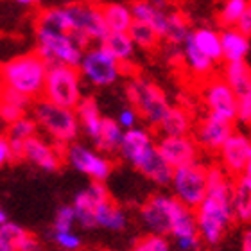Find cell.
<instances>
[{
    "label": "cell",
    "instance_id": "cell-1",
    "mask_svg": "<svg viewBox=\"0 0 251 251\" xmlns=\"http://www.w3.org/2000/svg\"><path fill=\"white\" fill-rule=\"evenodd\" d=\"M231 187L233 179L219 165L208 167V190L201 204L194 210L199 239L208 248L217 246L235 221L231 210Z\"/></svg>",
    "mask_w": 251,
    "mask_h": 251
},
{
    "label": "cell",
    "instance_id": "cell-2",
    "mask_svg": "<svg viewBox=\"0 0 251 251\" xmlns=\"http://www.w3.org/2000/svg\"><path fill=\"white\" fill-rule=\"evenodd\" d=\"M36 25H45L68 32L83 49L102 43L104 38L110 34L102 18L100 4L94 0L49 7L38 15Z\"/></svg>",
    "mask_w": 251,
    "mask_h": 251
},
{
    "label": "cell",
    "instance_id": "cell-3",
    "mask_svg": "<svg viewBox=\"0 0 251 251\" xmlns=\"http://www.w3.org/2000/svg\"><path fill=\"white\" fill-rule=\"evenodd\" d=\"M119 156L158 187L171 185L174 169L163 160L156 147V140L147 127L136 126L133 129L124 131Z\"/></svg>",
    "mask_w": 251,
    "mask_h": 251
},
{
    "label": "cell",
    "instance_id": "cell-4",
    "mask_svg": "<svg viewBox=\"0 0 251 251\" xmlns=\"http://www.w3.org/2000/svg\"><path fill=\"white\" fill-rule=\"evenodd\" d=\"M47 70V63L36 52H29L4 63L0 67V77L7 90H13L34 102L42 99Z\"/></svg>",
    "mask_w": 251,
    "mask_h": 251
},
{
    "label": "cell",
    "instance_id": "cell-5",
    "mask_svg": "<svg viewBox=\"0 0 251 251\" xmlns=\"http://www.w3.org/2000/svg\"><path fill=\"white\" fill-rule=\"evenodd\" d=\"M31 113L38 129H42L56 146L67 147L68 144L77 140L81 127L75 110L61 108L45 99H38L32 102Z\"/></svg>",
    "mask_w": 251,
    "mask_h": 251
},
{
    "label": "cell",
    "instance_id": "cell-6",
    "mask_svg": "<svg viewBox=\"0 0 251 251\" xmlns=\"http://www.w3.org/2000/svg\"><path fill=\"white\" fill-rule=\"evenodd\" d=\"M83 52L84 49L68 32L36 25V54L47 63V67L61 65L77 68Z\"/></svg>",
    "mask_w": 251,
    "mask_h": 251
},
{
    "label": "cell",
    "instance_id": "cell-7",
    "mask_svg": "<svg viewBox=\"0 0 251 251\" xmlns=\"http://www.w3.org/2000/svg\"><path fill=\"white\" fill-rule=\"evenodd\" d=\"M126 97L129 100L131 108L138 113V117L151 127H156L171 108V102L167 95L163 94V90L144 77H133L127 81Z\"/></svg>",
    "mask_w": 251,
    "mask_h": 251
},
{
    "label": "cell",
    "instance_id": "cell-8",
    "mask_svg": "<svg viewBox=\"0 0 251 251\" xmlns=\"http://www.w3.org/2000/svg\"><path fill=\"white\" fill-rule=\"evenodd\" d=\"M83 79L77 68L72 67H49L42 99L58 104L61 108L75 110L83 99Z\"/></svg>",
    "mask_w": 251,
    "mask_h": 251
},
{
    "label": "cell",
    "instance_id": "cell-9",
    "mask_svg": "<svg viewBox=\"0 0 251 251\" xmlns=\"http://www.w3.org/2000/svg\"><path fill=\"white\" fill-rule=\"evenodd\" d=\"M77 70L81 74V79L95 88L113 86L124 74V67L100 43L84 49Z\"/></svg>",
    "mask_w": 251,
    "mask_h": 251
},
{
    "label": "cell",
    "instance_id": "cell-10",
    "mask_svg": "<svg viewBox=\"0 0 251 251\" xmlns=\"http://www.w3.org/2000/svg\"><path fill=\"white\" fill-rule=\"evenodd\" d=\"M171 188H173V198L178 203L190 210H196L208 190V167L196 162L174 169Z\"/></svg>",
    "mask_w": 251,
    "mask_h": 251
},
{
    "label": "cell",
    "instance_id": "cell-11",
    "mask_svg": "<svg viewBox=\"0 0 251 251\" xmlns=\"http://www.w3.org/2000/svg\"><path fill=\"white\" fill-rule=\"evenodd\" d=\"M63 160L77 173L88 176L97 183H104L113 171V162L106 154L79 142H72L63 147Z\"/></svg>",
    "mask_w": 251,
    "mask_h": 251
},
{
    "label": "cell",
    "instance_id": "cell-12",
    "mask_svg": "<svg viewBox=\"0 0 251 251\" xmlns=\"http://www.w3.org/2000/svg\"><path fill=\"white\" fill-rule=\"evenodd\" d=\"M181 203L173 198V194H152L142 203L140 221L144 228L152 235L167 237L171 233L173 221L178 214Z\"/></svg>",
    "mask_w": 251,
    "mask_h": 251
},
{
    "label": "cell",
    "instance_id": "cell-13",
    "mask_svg": "<svg viewBox=\"0 0 251 251\" xmlns=\"http://www.w3.org/2000/svg\"><path fill=\"white\" fill-rule=\"evenodd\" d=\"M203 102L208 115L219 117L223 121L233 122L237 119V97L221 75L206 79L203 83Z\"/></svg>",
    "mask_w": 251,
    "mask_h": 251
},
{
    "label": "cell",
    "instance_id": "cell-14",
    "mask_svg": "<svg viewBox=\"0 0 251 251\" xmlns=\"http://www.w3.org/2000/svg\"><path fill=\"white\" fill-rule=\"evenodd\" d=\"M219 167L231 179L241 178L244 169L251 162V138L244 133L233 131V135L219 149Z\"/></svg>",
    "mask_w": 251,
    "mask_h": 251
},
{
    "label": "cell",
    "instance_id": "cell-15",
    "mask_svg": "<svg viewBox=\"0 0 251 251\" xmlns=\"http://www.w3.org/2000/svg\"><path fill=\"white\" fill-rule=\"evenodd\" d=\"M111 194L104 183L92 181L86 188L75 194L72 201V208L75 214V223L83 226L86 230L97 228L95 226V210L100 203H104L106 199H110Z\"/></svg>",
    "mask_w": 251,
    "mask_h": 251
},
{
    "label": "cell",
    "instance_id": "cell-16",
    "mask_svg": "<svg viewBox=\"0 0 251 251\" xmlns=\"http://www.w3.org/2000/svg\"><path fill=\"white\" fill-rule=\"evenodd\" d=\"M235 126L233 122L223 121L219 117L208 115L194 127V142L199 149L206 152H219V149L225 146V142L233 135Z\"/></svg>",
    "mask_w": 251,
    "mask_h": 251
},
{
    "label": "cell",
    "instance_id": "cell-17",
    "mask_svg": "<svg viewBox=\"0 0 251 251\" xmlns=\"http://www.w3.org/2000/svg\"><path fill=\"white\" fill-rule=\"evenodd\" d=\"M156 147L173 169L199 162V147L192 136H158Z\"/></svg>",
    "mask_w": 251,
    "mask_h": 251
},
{
    "label": "cell",
    "instance_id": "cell-18",
    "mask_svg": "<svg viewBox=\"0 0 251 251\" xmlns=\"http://www.w3.org/2000/svg\"><path fill=\"white\" fill-rule=\"evenodd\" d=\"M22 160H27L29 163L40 167L42 171L54 173L63 165V147L56 146L54 142L45 140L43 136L36 135L29 138L24 146Z\"/></svg>",
    "mask_w": 251,
    "mask_h": 251
},
{
    "label": "cell",
    "instance_id": "cell-19",
    "mask_svg": "<svg viewBox=\"0 0 251 251\" xmlns=\"http://www.w3.org/2000/svg\"><path fill=\"white\" fill-rule=\"evenodd\" d=\"M133 20L147 24L152 31L156 32L160 40H169V32H171V24H173V13L171 7H156L151 0H133L129 4Z\"/></svg>",
    "mask_w": 251,
    "mask_h": 251
},
{
    "label": "cell",
    "instance_id": "cell-20",
    "mask_svg": "<svg viewBox=\"0 0 251 251\" xmlns=\"http://www.w3.org/2000/svg\"><path fill=\"white\" fill-rule=\"evenodd\" d=\"M176 246L179 251H198L201 248V239L198 233V225H196V215L194 210L187 206H179L178 214L174 217L173 226H171V233Z\"/></svg>",
    "mask_w": 251,
    "mask_h": 251
},
{
    "label": "cell",
    "instance_id": "cell-21",
    "mask_svg": "<svg viewBox=\"0 0 251 251\" xmlns=\"http://www.w3.org/2000/svg\"><path fill=\"white\" fill-rule=\"evenodd\" d=\"M156 129L160 136H190L194 131V121L185 108L171 106Z\"/></svg>",
    "mask_w": 251,
    "mask_h": 251
},
{
    "label": "cell",
    "instance_id": "cell-22",
    "mask_svg": "<svg viewBox=\"0 0 251 251\" xmlns=\"http://www.w3.org/2000/svg\"><path fill=\"white\" fill-rule=\"evenodd\" d=\"M219 36H221V49H223V61L225 63L246 61V56L251 47L250 38L237 31L235 27L223 29L219 32Z\"/></svg>",
    "mask_w": 251,
    "mask_h": 251
},
{
    "label": "cell",
    "instance_id": "cell-23",
    "mask_svg": "<svg viewBox=\"0 0 251 251\" xmlns=\"http://www.w3.org/2000/svg\"><path fill=\"white\" fill-rule=\"evenodd\" d=\"M181 59L185 61V67L188 68V72L192 74L198 81L204 83L206 79L214 77L215 63L206 58L204 54L199 52L190 38H187L185 43L181 45Z\"/></svg>",
    "mask_w": 251,
    "mask_h": 251
},
{
    "label": "cell",
    "instance_id": "cell-24",
    "mask_svg": "<svg viewBox=\"0 0 251 251\" xmlns=\"http://www.w3.org/2000/svg\"><path fill=\"white\" fill-rule=\"evenodd\" d=\"M75 115H77L79 127L83 129L84 135L88 136L92 142L97 140L100 126H102V119H104L100 115L97 100L94 97H83L81 102L77 104V108H75Z\"/></svg>",
    "mask_w": 251,
    "mask_h": 251
},
{
    "label": "cell",
    "instance_id": "cell-25",
    "mask_svg": "<svg viewBox=\"0 0 251 251\" xmlns=\"http://www.w3.org/2000/svg\"><path fill=\"white\" fill-rule=\"evenodd\" d=\"M38 135V126L36 122L32 121V117H22L16 122L9 124V129H7V144H9L11 149V156L13 160H22V152H24V146L25 142L32 136Z\"/></svg>",
    "mask_w": 251,
    "mask_h": 251
},
{
    "label": "cell",
    "instance_id": "cell-26",
    "mask_svg": "<svg viewBox=\"0 0 251 251\" xmlns=\"http://www.w3.org/2000/svg\"><path fill=\"white\" fill-rule=\"evenodd\" d=\"M95 226L110 231H122L127 226V214L113 199H106L95 210Z\"/></svg>",
    "mask_w": 251,
    "mask_h": 251
},
{
    "label": "cell",
    "instance_id": "cell-27",
    "mask_svg": "<svg viewBox=\"0 0 251 251\" xmlns=\"http://www.w3.org/2000/svg\"><path fill=\"white\" fill-rule=\"evenodd\" d=\"M221 77L225 79L237 99L251 92V67L246 61L225 63Z\"/></svg>",
    "mask_w": 251,
    "mask_h": 251
},
{
    "label": "cell",
    "instance_id": "cell-28",
    "mask_svg": "<svg viewBox=\"0 0 251 251\" xmlns=\"http://www.w3.org/2000/svg\"><path fill=\"white\" fill-rule=\"evenodd\" d=\"M190 40L196 45L199 52L204 54L208 59L217 65L219 61H223V49H221V36L219 32L208 27H199L196 31H190Z\"/></svg>",
    "mask_w": 251,
    "mask_h": 251
},
{
    "label": "cell",
    "instance_id": "cell-29",
    "mask_svg": "<svg viewBox=\"0 0 251 251\" xmlns=\"http://www.w3.org/2000/svg\"><path fill=\"white\" fill-rule=\"evenodd\" d=\"M100 11H102V18L110 32H127L135 22L129 4H121V2L100 4Z\"/></svg>",
    "mask_w": 251,
    "mask_h": 251
},
{
    "label": "cell",
    "instance_id": "cell-30",
    "mask_svg": "<svg viewBox=\"0 0 251 251\" xmlns=\"http://www.w3.org/2000/svg\"><path fill=\"white\" fill-rule=\"evenodd\" d=\"M100 45H102L117 61L121 63L124 68L127 67V65H131L133 59H135L136 47H135V43L131 42V38L127 32H110Z\"/></svg>",
    "mask_w": 251,
    "mask_h": 251
},
{
    "label": "cell",
    "instance_id": "cell-31",
    "mask_svg": "<svg viewBox=\"0 0 251 251\" xmlns=\"http://www.w3.org/2000/svg\"><path fill=\"white\" fill-rule=\"evenodd\" d=\"M122 136H124V129H122L119 122L115 119H108L104 117L102 119V126H100L99 136L97 140L94 142L95 151L102 152V154H115L119 152V147H121Z\"/></svg>",
    "mask_w": 251,
    "mask_h": 251
},
{
    "label": "cell",
    "instance_id": "cell-32",
    "mask_svg": "<svg viewBox=\"0 0 251 251\" xmlns=\"http://www.w3.org/2000/svg\"><path fill=\"white\" fill-rule=\"evenodd\" d=\"M231 210L241 223H251V185L244 176L233 179L231 187Z\"/></svg>",
    "mask_w": 251,
    "mask_h": 251
},
{
    "label": "cell",
    "instance_id": "cell-33",
    "mask_svg": "<svg viewBox=\"0 0 251 251\" xmlns=\"http://www.w3.org/2000/svg\"><path fill=\"white\" fill-rule=\"evenodd\" d=\"M32 106V100L24 97V95L16 94L13 90L5 88L2 99H0V119L5 121L7 124H13L18 119L25 117L27 110Z\"/></svg>",
    "mask_w": 251,
    "mask_h": 251
},
{
    "label": "cell",
    "instance_id": "cell-34",
    "mask_svg": "<svg viewBox=\"0 0 251 251\" xmlns=\"http://www.w3.org/2000/svg\"><path fill=\"white\" fill-rule=\"evenodd\" d=\"M248 2L250 0H225L217 13V22L221 27H235L242 16L248 13Z\"/></svg>",
    "mask_w": 251,
    "mask_h": 251
},
{
    "label": "cell",
    "instance_id": "cell-35",
    "mask_svg": "<svg viewBox=\"0 0 251 251\" xmlns=\"http://www.w3.org/2000/svg\"><path fill=\"white\" fill-rule=\"evenodd\" d=\"M127 34H129L131 42L135 43V47L144 49V50H152L160 43V38H158L156 32L152 31L147 24H142V22H133Z\"/></svg>",
    "mask_w": 251,
    "mask_h": 251
},
{
    "label": "cell",
    "instance_id": "cell-36",
    "mask_svg": "<svg viewBox=\"0 0 251 251\" xmlns=\"http://www.w3.org/2000/svg\"><path fill=\"white\" fill-rule=\"evenodd\" d=\"M129 251H171V244H169L167 237L147 233V235L140 237L138 241H135Z\"/></svg>",
    "mask_w": 251,
    "mask_h": 251
},
{
    "label": "cell",
    "instance_id": "cell-37",
    "mask_svg": "<svg viewBox=\"0 0 251 251\" xmlns=\"http://www.w3.org/2000/svg\"><path fill=\"white\" fill-rule=\"evenodd\" d=\"M75 225V214H74L72 204L59 206L54 217V231H72Z\"/></svg>",
    "mask_w": 251,
    "mask_h": 251
},
{
    "label": "cell",
    "instance_id": "cell-38",
    "mask_svg": "<svg viewBox=\"0 0 251 251\" xmlns=\"http://www.w3.org/2000/svg\"><path fill=\"white\" fill-rule=\"evenodd\" d=\"M54 241L63 251H77L83 244L81 237L75 231H54Z\"/></svg>",
    "mask_w": 251,
    "mask_h": 251
},
{
    "label": "cell",
    "instance_id": "cell-39",
    "mask_svg": "<svg viewBox=\"0 0 251 251\" xmlns=\"http://www.w3.org/2000/svg\"><path fill=\"white\" fill-rule=\"evenodd\" d=\"M235 122L251 127V92L237 99V119Z\"/></svg>",
    "mask_w": 251,
    "mask_h": 251
},
{
    "label": "cell",
    "instance_id": "cell-40",
    "mask_svg": "<svg viewBox=\"0 0 251 251\" xmlns=\"http://www.w3.org/2000/svg\"><path fill=\"white\" fill-rule=\"evenodd\" d=\"M138 113H136L131 106H126V108H122L121 111H119V117H117V122H119V126H121L122 129L127 131V129H133V127H136L138 126Z\"/></svg>",
    "mask_w": 251,
    "mask_h": 251
},
{
    "label": "cell",
    "instance_id": "cell-41",
    "mask_svg": "<svg viewBox=\"0 0 251 251\" xmlns=\"http://www.w3.org/2000/svg\"><path fill=\"white\" fill-rule=\"evenodd\" d=\"M15 251H42V244L36 239V235H32L31 231H24V235L18 239L15 246Z\"/></svg>",
    "mask_w": 251,
    "mask_h": 251
},
{
    "label": "cell",
    "instance_id": "cell-42",
    "mask_svg": "<svg viewBox=\"0 0 251 251\" xmlns=\"http://www.w3.org/2000/svg\"><path fill=\"white\" fill-rule=\"evenodd\" d=\"M9 160H13V156H11V149H9V144H7V138H5V136H0V169L4 167Z\"/></svg>",
    "mask_w": 251,
    "mask_h": 251
},
{
    "label": "cell",
    "instance_id": "cell-43",
    "mask_svg": "<svg viewBox=\"0 0 251 251\" xmlns=\"http://www.w3.org/2000/svg\"><path fill=\"white\" fill-rule=\"evenodd\" d=\"M235 29L239 32H242V34H244V36H248V38H251V16L248 15H244L241 18V20H239V24H237L235 25Z\"/></svg>",
    "mask_w": 251,
    "mask_h": 251
},
{
    "label": "cell",
    "instance_id": "cell-44",
    "mask_svg": "<svg viewBox=\"0 0 251 251\" xmlns=\"http://www.w3.org/2000/svg\"><path fill=\"white\" fill-rule=\"evenodd\" d=\"M241 251H251V226L244 231V233H242Z\"/></svg>",
    "mask_w": 251,
    "mask_h": 251
},
{
    "label": "cell",
    "instance_id": "cell-45",
    "mask_svg": "<svg viewBox=\"0 0 251 251\" xmlns=\"http://www.w3.org/2000/svg\"><path fill=\"white\" fill-rule=\"evenodd\" d=\"M0 251H13V248L9 246V242L5 241L2 235H0Z\"/></svg>",
    "mask_w": 251,
    "mask_h": 251
},
{
    "label": "cell",
    "instance_id": "cell-46",
    "mask_svg": "<svg viewBox=\"0 0 251 251\" xmlns=\"http://www.w3.org/2000/svg\"><path fill=\"white\" fill-rule=\"evenodd\" d=\"M242 176H244V178H246L248 181H251V162L248 163V167L244 169V174H242Z\"/></svg>",
    "mask_w": 251,
    "mask_h": 251
},
{
    "label": "cell",
    "instance_id": "cell-47",
    "mask_svg": "<svg viewBox=\"0 0 251 251\" xmlns=\"http://www.w3.org/2000/svg\"><path fill=\"white\" fill-rule=\"evenodd\" d=\"M5 223H7V214H5L4 210L0 208V226L5 225Z\"/></svg>",
    "mask_w": 251,
    "mask_h": 251
},
{
    "label": "cell",
    "instance_id": "cell-48",
    "mask_svg": "<svg viewBox=\"0 0 251 251\" xmlns=\"http://www.w3.org/2000/svg\"><path fill=\"white\" fill-rule=\"evenodd\" d=\"M18 4H24V5H31V4H36V2H40V0H16Z\"/></svg>",
    "mask_w": 251,
    "mask_h": 251
},
{
    "label": "cell",
    "instance_id": "cell-49",
    "mask_svg": "<svg viewBox=\"0 0 251 251\" xmlns=\"http://www.w3.org/2000/svg\"><path fill=\"white\" fill-rule=\"evenodd\" d=\"M4 92H5L4 81H2V77H0V99H2V95H4Z\"/></svg>",
    "mask_w": 251,
    "mask_h": 251
},
{
    "label": "cell",
    "instance_id": "cell-50",
    "mask_svg": "<svg viewBox=\"0 0 251 251\" xmlns=\"http://www.w3.org/2000/svg\"><path fill=\"white\" fill-rule=\"evenodd\" d=\"M94 251H115V250H108V248H99V250H94Z\"/></svg>",
    "mask_w": 251,
    "mask_h": 251
},
{
    "label": "cell",
    "instance_id": "cell-51",
    "mask_svg": "<svg viewBox=\"0 0 251 251\" xmlns=\"http://www.w3.org/2000/svg\"><path fill=\"white\" fill-rule=\"evenodd\" d=\"M248 15L251 16V0H250V2H248Z\"/></svg>",
    "mask_w": 251,
    "mask_h": 251
},
{
    "label": "cell",
    "instance_id": "cell-52",
    "mask_svg": "<svg viewBox=\"0 0 251 251\" xmlns=\"http://www.w3.org/2000/svg\"><path fill=\"white\" fill-rule=\"evenodd\" d=\"M248 183H250V185H251V181H248Z\"/></svg>",
    "mask_w": 251,
    "mask_h": 251
},
{
    "label": "cell",
    "instance_id": "cell-53",
    "mask_svg": "<svg viewBox=\"0 0 251 251\" xmlns=\"http://www.w3.org/2000/svg\"><path fill=\"white\" fill-rule=\"evenodd\" d=\"M61 251H63V250H61Z\"/></svg>",
    "mask_w": 251,
    "mask_h": 251
}]
</instances>
